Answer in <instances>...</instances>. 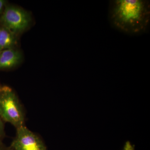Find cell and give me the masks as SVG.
I'll return each mask as SVG.
<instances>
[{
  "mask_svg": "<svg viewBox=\"0 0 150 150\" xmlns=\"http://www.w3.org/2000/svg\"><path fill=\"white\" fill-rule=\"evenodd\" d=\"M23 54L18 48H9L0 51V71L12 69L23 62Z\"/></svg>",
  "mask_w": 150,
  "mask_h": 150,
  "instance_id": "5",
  "label": "cell"
},
{
  "mask_svg": "<svg viewBox=\"0 0 150 150\" xmlns=\"http://www.w3.org/2000/svg\"><path fill=\"white\" fill-rule=\"evenodd\" d=\"M10 147L12 150H47L43 141L25 126L16 129Z\"/></svg>",
  "mask_w": 150,
  "mask_h": 150,
  "instance_id": "4",
  "label": "cell"
},
{
  "mask_svg": "<svg viewBox=\"0 0 150 150\" xmlns=\"http://www.w3.org/2000/svg\"><path fill=\"white\" fill-rule=\"evenodd\" d=\"M0 118L16 129L25 126L23 108L16 93L8 86H2L0 90Z\"/></svg>",
  "mask_w": 150,
  "mask_h": 150,
  "instance_id": "2",
  "label": "cell"
},
{
  "mask_svg": "<svg viewBox=\"0 0 150 150\" xmlns=\"http://www.w3.org/2000/svg\"><path fill=\"white\" fill-rule=\"evenodd\" d=\"M108 18L112 27L121 32L132 35L142 34L146 30L149 25V1H110Z\"/></svg>",
  "mask_w": 150,
  "mask_h": 150,
  "instance_id": "1",
  "label": "cell"
},
{
  "mask_svg": "<svg viewBox=\"0 0 150 150\" xmlns=\"http://www.w3.org/2000/svg\"><path fill=\"white\" fill-rule=\"evenodd\" d=\"M5 136L4 124V121L0 118V140L3 141Z\"/></svg>",
  "mask_w": 150,
  "mask_h": 150,
  "instance_id": "7",
  "label": "cell"
},
{
  "mask_svg": "<svg viewBox=\"0 0 150 150\" xmlns=\"http://www.w3.org/2000/svg\"><path fill=\"white\" fill-rule=\"evenodd\" d=\"M8 4L7 1L5 0H0V16L3 13L6 6Z\"/></svg>",
  "mask_w": 150,
  "mask_h": 150,
  "instance_id": "8",
  "label": "cell"
},
{
  "mask_svg": "<svg viewBox=\"0 0 150 150\" xmlns=\"http://www.w3.org/2000/svg\"><path fill=\"white\" fill-rule=\"evenodd\" d=\"M19 37L0 23V51L18 48Z\"/></svg>",
  "mask_w": 150,
  "mask_h": 150,
  "instance_id": "6",
  "label": "cell"
},
{
  "mask_svg": "<svg viewBox=\"0 0 150 150\" xmlns=\"http://www.w3.org/2000/svg\"><path fill=\"white\" fill-rule=\"evenodd\" d=\"M32 23L30 13L13 5L8 4L0 16V23L18 37L29 29Z\"/></svg>",
  "mask_w": 150,
  "mask_h": 150,
  "instance_id": "3",
  "label": "cell"
},
{
  "mask_svg": "<svg viewBox=\"0 0 150 150\" xmlns=\"http://www.w3.org/2000/svg\"><path fill=\"white\" fill-rule=\"evenodd\" d=\"M0 150H12L9 146H6L4 143L3 141L0 140Z\"/></svg>",
  "mask_w": 150,
  "mask_h": 150,
  "instance_id": "9",
  "label": "cell"
},
{
  "mask_svg": "<svg viewBox=\"0 0 150 150\" xmlns=\"http://www.w3.org/2000/svg\"><path fill=\"white\" fill-rule=\"evenodd\" d=\"M2 86L1 85V83H0V90H1V88Z\"/></svg>",
  "mask_w": 150,
  "mask_h": 150,
  "instance_id": "10",
  "label": "cell"
}]
</instances>
